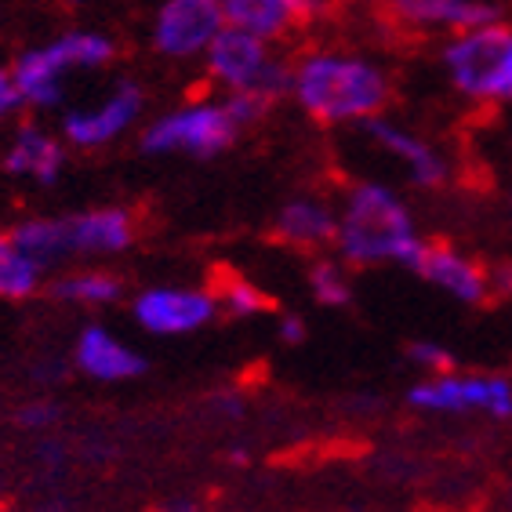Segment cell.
I'll list each match as a JSON object with an SVG mask.
<instances>
[{
	"mask_svg": "<svg viewBox=\"0 0 512 512\" xmlns=\"http://www.w3.org/2000/svg\"><path fill=\"white\" fill-rule=\"evenodd\" d=\"M291 99L320 124H367L389 102V77L356 51H309L291 66Z\"/></svg>",
	"mask_w": 512,
	"mask_h": 512,
	"instance_id": "1",
	"label": "cell"
},
{
	"mask_svg": "<svg viewBox=\"0 0 512 512\" xmlns=\"http://www.w3.org/2000/svg\"><path fill=\"white\" fill-rule=\"evenodd\" d=\"M429 240L418 233L407 200L385 182H360L349 189L338 211L335 247L353 266H396L411 269Z\"/></svg>",
	"mask_w": 512,
	"mask_h": 512,
	"instance_id": "2",
	"label": "cell"
},
{
	"mask_svg": "<svg viewBox=\"0 0 512 512\" xmlns=\"http://www.w3.org/2000/svg\"><path fill=\"white\" fill-rule=\"evenodd\" d=\"M15 244L40 269L77 255H120L135 240V218L124 207H91L59 218H26L11 229Z\"/></svg>",
	"mask_w": 512,
	"mask_h": 512,
	"instance_id": "3",
	"label": "cell"
},
{
	"mask_svg": "<svg viewBox=\"0 0 512 512\" xmlns=\"http://www.w3.org/2000/svg\"><path fill=\"white\" fill-rule=\"evenodd\" d=\"M117 44L99 30H66L48 44L26 48L11 62V77L22 95V106L51 109L66 95V80L73 73H95L109 66Z\"/></svg>",
	"mask_w": 512,
	"mask_h": 512,
	"instance_id": "4",
	"label": "cell"
},
{
	"mask_svg": "<svg viewBox=\"0 0 512 512\" xmlns=\"http://www.w3.org/2000/svg\"><path fill=\"white\" fill-rule=\"evenodd\" d=\"M447 80L473 102H512V26L502 19L454 33L444 44Z\"/></svg>",
	"mask_w": 512,
	"mask_h": 512,
	"instance_id": "5",
	"label": "cell"
},
{
	"mask_svg": "<svg viewBox=\"0 0 512 512\" xmlns=\"http://www.w3.org/2000/svg\"><path fill=\"white\" fill-rule=\"evenodd\" d=\"M204 69L211 84L233 95V91H251L273 106L276 99L291 95V66L273 51V44L262 37H251L244 30H226L211 40L204 55Z\"/></svg>",
	"mask_w": 512,
	"mask_h": 512,
	"instance_id": "6",
	"label": "cell"
},
{
	"mask_svg": "<svg viewBox=\"0 0 512 512\" xmlns=\"http://www.w3.org/2000/svg\"><path fill=\"white\" fill-rule=\"evenodd\" d=\"M240 135L226 99H193L149 120L142 131V149L153 157H218Z\"/></svg>",
	"mask_w": 512,
	"mask_h": 512,
	"instance_id": "7",
	"label": "cell"
},
{
	"mask_svg": "<svg viewBox=\"0 0 512 512\" xmlns=\"http://www.w3.org/2000/svg\"><path fill=\"white\" fill-rule=\"evenodd\" d=\"M414 407L433 414H487V418H512V378L487 375V371H444L411 385L407 393Z\"/></svg>",
	"mask_w": 512,
	"mask_h": 512,
	"instance_id": "8",
	"label": "cell"
},
{
	"mask_svg": "<svg viewBox=\"0 0 512 512\" xmlns=\"http://www.w3.org/2000/svg\"><path fill=\"white\" fill-rule=\"evenodd\" d=\"M146 109V95L135 80H117L102 99L88 106H73L62 117V142L77 149H102L124 138Z\"/></svg>",
	"mask_w": 512,
	"mask_h": 512,
	"instance_id": "9",
	"label": "cell"
},
{
	"mask_svg": "<svg viewBox=\"0 0 512 512\" xmlns=\"http://www.w3.org/2000/svg\"><path fill=\"white\" fill-rule=\"evenodd\" d=\"M226 30V15L218 0H160L153 15V48L171 62L204 59L211 40Z\"/></svg>",
	"mask_w": 512,
	"mask_h": 512,
	"instance_id": "10",
	"label": "cell"
},
{
	"mask_svg": "<svg viewBox=\"0 0 512 512\" xmlns=\"http://www.w3.org/2000/svg\"><path fill=\"white\" fill-rule=\"evenodd\" d=\"M131 316L146 335L178 338L193 335L218 316V298L204 287L157 284L131 298Z\"/></svg>",
	"mask_w": 512,
	"mask_h": 512,
	"instance_id": "11",
	"label": "cell"
},
{
	"mask_svg": "<svg viewBox=\"0 0 512 512\" xmlns=\"http://www.w3.org/2000/svg\"><path fill=\"white\" fill-rule=\"evenodd\" d=\"M360 128L367 131V138L375 142L378 149H382L385 157H393L400 168H404L407 182L411 186H422V189H433L440 186L447 178V157L440 153V149L429 142V138H422L418 131L404 128V124H396V120L389 117H371L367 124H360Z\"/></svg>",
	"mask_w": 512,
	"mask_h": 512,
	"instance_id": "12",
	"label": "cell"
},
{
	"mask_svg": "<svg viewBox=\"0 0 512 512\" xmlns=\"http://www.w3.org/2000/svg\"><path fill=\"white\" fill-rule=\"evenodd\" d=\"M73 364L80 375H88L91 382H131L146 371V356L138 353L135 345H128L120 335H113L109 327L91 324L77 335L73 345Z\"/></svg>",
	"mask_w": 512,
	"mask_h": 512,
	"instance_id": "13",
	"label": "cell"
},
{
	"mask_svg": "<svg viewBox=\"0 0 512 512\" xmlns=\"http://www.w3.org/2000/svg\"><path fill=\"white\" fill-rule=\"evenodd\" d=\"M218 4H222L226 26L262 37L269 44L327 8V0H218Z\"/></svg>",
	"mask_w": 512,
	"mask_h": 512,
	"instance_id": "14",
	"label": "cell"
},
{
	"mask_svg": "<svg viewBox=\"0 0 512 512\" xmlns=\"http://www.w3.org/2000/svg\"><path fill=\"white\" fill-rule=\"evenodd\" d=\"M414 273L422 276L425 284H433L436 291H444L451 295L454 302H483V298L491 295V287H487V269L476 266L473 258L462 255V251H454V247L444 244H425L418 262H414Z\"/></svg>",
	"mask_w": 512,
	"mask_h": 512,
	"instance_id": "15",
	"label": "cell"
},
{
	"mask_svg": "<svg viewBox=\"0 0 512 512\" xmlns=\"http://www.w3.org/2000/svg\"><path fill=\"white\" fill-rule=\"evenodd\" d=\"M62 168H66V142L40 124H22L4 149V171L15 178H30L37 186H55Z\"/></svg>",
	"mask_w": 512,
	"mask_h": 512,
	"instance_id": "16",
	"label": "cell"
},
{
	"mask_svg": "<svg viewBox=\"0 0 512 512\" xmlns=\"http://www.w3.org/2000/svg\"><path fill=\"white\" fill-rule=\"evenodd\" d=\"M389 8L396 19L414 30H436L451 37L498 22V8L487 0H389Z\"/></svg>",
	"mask_w": 512,
	"mask_h": 512,
	"instance_id": "17",
	"label": "cell"
},
{
	"mask_svg": "<svg viewBox=\"0 0 512 512\" xmlns=\"http://www.w3.org/2000/svg\"><path fill=\"white\" fill-rule=\"evenodd\" d=\"M276 233L295 247H327V244H335L338 211L316 197H295L280 207Z\"/></svg>",
	"mask_w": 512,
	"mask_h": 512,
	"instance_id": "18",
	"label": "cell"
},
{
	"mask_svg": "<svg viewBox=\"0 0 512 512\" xmlns=\"http://www.w3.org/2000/svg\"><path fill=\"white\" fill-rule=\"evenodd\" d=\"M51 295L77 309H102L120 298V280L102 269H73L51 284Z\"/></svg>",
	"mask_w": 512,
	"mask_h": 512,
	"instance_id": "19",
	"label": "cell"
},
{
	"mask_svg": "<svg viewBox=\"0 0 512 512\" xmlns=\"http://www.w3.org/2000/svg\"><path fill=\"white\" fill-rule=\"evenodd\" d=\"M40 280H44V269L15 244L11 233H0V298L19 302V298L37 295Z\"/></svg>",
	"mask_w": 512,
	"mask_h": 512,
	"instance_id": "20",
	"label": "cell"
},
{
	"mask_svg": "<svg viewBox=\"0 0 512 512\" xmlns=\"http://www.w3.org/2000/svg\"><path fill=\"white\" fill-rule=\"evenodd\" d=\"M309 291L320 306H345L353 298V284H349V273H345L342 262H331V258H320L309 269Z\"/></svg>",
	"mask_w": 512,
	"mask_h": 512,
	"instance_id": "21",
	"label": "cell"
},
{
	"mask_svg": "<svg viewBox=\"0 0 512 512\" xmlns=\"http://www.w3.org/2000/svg\"><path fill=\"white\" fill-rule=\"evenodd\" d=\"M215 298H218V309H226L229 316H240V320L266 313V306H269L266 295H262L255 284H247V280H226Z\"/></svg>",
	"mask_w": 512,
	"mask_h": 512,
	"instance_id": "22",
	"label": "cell"
},
{
	"mask_svg": "<svg viewBox=\"0 0 512 512\" xmlns=\"http://www.w3.org/2000/svg\"><path fill=\"white\" fill-rule=\"evenodd\" d=\"M407 360H411L425 378L429 375H444V371H454V356L447 353L440 342H414L407 349Z\"/></svg>",
	"mask_w": 512,
	"mask_h": 512,
	"instance_id": "23",
	"label": "cell"
},
{
	"mask_svg": "<svg viewBox=\"0 0 512 512\" xmlns=\"http://www.w3.org/2000/svg\"><path fill=\"white\" fill-rule=\"evenodd\" d=\"M22 109V95L19 88H15V77H11V66L4 69L0 66V120L15 117Z\"/></svg>",
	"mask_w": 512,
	"mask_h": 512,
	"instance_id": "24",
	"label": "cell"
},
{
	"mask_svg": "<svg viewBox=\"0 0 512 512\" xmlns=\"http://www.w3.org/2000/svg\"><path fill=\"white\" fill-rule=\"evenodd\" d=\"M55 418H59V407L48 404V400H37V404H26L19 411V422L30 425V429H48V425H55Z\"/></svg>",
	"mask_w": 512,
	"mask_h": 512,
	"instance_id": "25",
	"label": "cell"
},
{
	"mask_svg": "<svg viewBox=\"0 0 512 512\" xmlns=\"http://www.w3.org/2000/svg\"><path fill=\"white\" fill-rule=\"evenodd\" d=\"M276 335H280V342H287V345H302V342H306V335H309V327H306V320H302V316L287 313V316H280Z\"/></svg>",
	"mask_w": 512,
	"mask_h": 512,
	"instance_id": "26",
	"label": "cell"
},
{
	"mask_svg": "<svg viewBox=\"0 0 512 512\" xmlns=\"http://www.w3.org/2000/svg\"><path fill=\"white\" fill-rule=\"evenodd\" d=\"M487 287L491 291H512V266H494L487 273Z\"/></svg>",
	"mask_w": 512,
	"mask_h": 512,
	"instance_id": "27",
	"label": "cell"
},
{
	"mask_svg": "<svg viewBox=\"0 0 512 512\" xmlns=\"http://www.w3.org/2000/svg\"><path fill=\"white\" fill-rule=\"evenodd\" d=\"M66 4H80V0H66Z\"/></svg>",
	"mask_w": 512,
	"mask_h": 512,
	"instance_id": "28",
	"label": "cell"
},
{
	"mask_svg": "<svg viewBox=\"0 0 512 512\" xmlns=\"http://www.w3.org/2000/svg\"><path fill=\"white\" fill-rule=\"evenodd\" d=\"M509 204H512V193H509Z\"/></svg>",
	"mask_w": 512,
	"mask_h": 512,
	"instance_id": "29",
	"label": "cell"
}]
</instances>
